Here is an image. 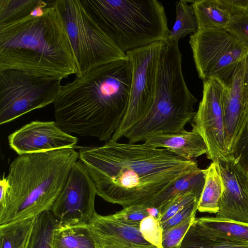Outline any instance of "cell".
<instances>
[{
	"label": "cell",
	"instance_id": "44dd1931",
	"mask_svg": "<svg viewBox=\"0 0 248 248\" xmlns=\"http://www.w3.org/2000/svg\"><path fill=\"white\" fill-rule=\"evenodd\" d=\"M180 248H248V244L215 235L195 218L183 238Z\"/></svg>",
	"mask_w": 248,
	"mask_h": 248
},
{
	"label": "cell",
	"instance_id": "f1b7e54d",
	"mask_svg": "<svg viewBox=\"0 0 248 248\" xmlns=\"http://www.w3.org/2000/svg\"><path fill=\"white\" fill-rule=\"evenodd\" d=\"M193 215L179 224L163 232L162 248H180L186 233L196 218Z\"/></svg>",
	"mask_w": 248,
	"mask_h": 248
},
{
	"label": "cell",
	"instance_id": "74e56055",
	"mask_svg": "<svg viewBox=\"0 0 248 248\" xmlns=\"http://www.w3.org/2000/svg\"><path fill=\"white\" fill-rule=\"evenodd\" d=\"M147 210L149 216H151L158 220L159 213L157 208L155 207H147Z\"/></svg>",
	"mask_w": 248,
	"mask_h": 248
},
{
	"label": "cell",
	"instance_id": "83f0119b",
	"mask_svg": "<svg viewBox=\"0 0 248 248\" xmlns=\"http://www.w3.org/2000/svg\"><path fill=\"white\" fill-rule=\"evenodd\" d=\"M116 220L140 229L141 221L149 216L147 207L140 203L124 207L116 213L110 215Z\"/></svg>",
	"mask_w": 248,
	"mask_h": 248
},
{
	"label": "cell",
	"instance_id": "277c9868",
	"mask_svg": "<svg viewBox=\"0 0 248 248\" xmlns=\"http://www.w3.org/2000/svg\"><path fill=\"white\" fill-rule=\"evenodd\" d=\"M74 148L19 155L10 165L9 190L0 206V225L36 217L51 210L73 164Z\"/></svg>",
	"mask_w": 248,
	"mask_h": 248
},
{
	"label": "cell",
	"instance_id": "ba28073f",
	"mask_svg": "<svg viewBox=\"0 0 248 248\" xmlns=\"http://www.w3.org/2000/svg\"><path fill=\"white\" fill-rule=\"evenodd\" d=\"M61 80L17 70H0V124L53 104Z\"/></svg>",
	"mask_w": 248,
	"mask_h": 248
},
{
	"label": "cell",
	"instance_id": "ac0fdd59",
	"mask_svg": "<svg viewBox=\"0 0 248 248\" xmlns=\"http://www.w3.org/2000/svg\"><path fill=\"white\" fill-rule=\"evenodd\" d=\"M205 178V170L198 168L180 178L168 188L142 204L147 207L157 208L159 213L170 201L182 194L192 192L201 197Z\"/></svg>",
	"mask_w": 248,
	"mask_h": 248
},
{
	"label": "cell",
	"instance_id": "e575fe53",
	"mask_svg": "<svg viewBox=\"0 0 248 248\" xmlns=\"http://www.w3.org/2000/svg\"><path fill=\"white\" fill-rule=\"evenodd\" d=\"M244 62V73L243 77L244 110L241 121L239 137L248 122V54L245 57Z\"/></svg>",
	"mask_w": 248,
	"mask_h": 248
},
{
	"label": "cell",
	"instance_id": "836d02e7",
	"mask_svg": "<svg viewBox=\"0 0 248 248\" xmlns=\"http://www.w3.org/2000/svg\"><path fill=\"white\" fill-rule=\"evenodd\" d=\"M233 156L248 172V122L239 138Z\"/></svg>",
	"mask_w": 248,
	"mask_h": 248
},
{
	"label": "cell",
	"instance_id": "f546056e",
	"mask_svg": "<svg viewBox=\"0 0 248 248\" xmlns=\"http://www.w3.org/2000/svg\"><path fill=\"white\" fill-rule=\"evenodd\" d=\"M200 196L192 192L179 195L170 201L159 212L158 220L160 223L171 217L177 212L188 204L196 200H199Z\"/></svg>",
	"mask_w": 248,
	"mask_h": 248
},
{
	"label": "cell",
	"instance_id": "7c38bea8",
	"mask_svg": "<svg viewBox=\"0 0 248 248\" xmlns=\"http://www.w3.org/2000/svg\"><path fill=\"white\" fill-rule=\"evenodd\" d=\"M222 83L217 78L203 81L202 97L193 118V127L203 138L207 147V158L212 161L226 159Z\"/></svg>",
	"mask_w": 248,
	"mask_h": 248
},
{
	"label": "cell",
	"instance_id": "7a4b0ae2",
	"mask_svg": "<svg viewBox=\"0 0 248 248\" xmlns=\"http://www.w3.org/2000/svg\"><path fill=\"white\" fill-rule=\"evenodd\" d=\"M131 77L127 57L76 77L53 103L56 122L69 134L110 140L127 109Z\"/></svg>",
	"mask_w": 248,
	"mask_h": 248
},
{
	"label": "cell",
	"instance_id": "1f68e13d",
	"mask_svg": "<svg viewBox=\"0 0 248 248\" xmlns=\"http://www.w3.org/2000/svg\"><path fill=\"white\" fill-rule=\"evenodd\" d=\"M225 29L248 50V13L231 16Z\"/></svg>",
	"mask_w": 248,
	"mask_h": 248
},
{
	"label": "cell",
	"instance_id": "9c48e42d",
	"mask_svg": "<svg viewBox=\"0 0 248 248\" xmlns=\"http://www.w3.org/2000/svg\"><path fill=\"white\" fill-rule=\"evenodd\" d=\"M164 42L125 52L131 66L130 95L126 112L110 140L118 141L146 114L154 101L158 63Z\"/></svg>",
	"mask_w": 248,
	"mask_h": 248
},
{
	"label": "cell",
	"instance_id": "4dcf8cb0",
	"mask_svg": "<svg viewBox=\"0 0 248 248\" xmlns=\"http://www.w3.org/2000/svg\"><path fill=\"white\" fill-rule=\"evenodd\" d=\"M140 231L145 240L157 248H162L163 230L159 220L151 216L145 217L140 223Z\"/></svg>",
	"mask_w": 248,
	"mask_h": 248
},
{
	"label": "cell",
	"instance_id": "8d00e7d4",
	"mask_svg": "<svg viewBox=\"0 0 248 248\" xmlns=\"http://www.w3.org/2000/svg\"><path fill=\"white\" fill-rule=\"evenodd\" d=\"M94 244L95 248H130L121 243L113 241H98Z\"/></svg>",
	"mask_w": 248,
	"mask_h": 248
},
{
	"label": "cell",
	"instance_id": "ffe728a7",
	"mask_svg": "<svg viewBox=\"0 0 248 248\" xmlns=\"http://www.w3.org/2000/svg\"><path fill=\"white\" fill-rule=\"evenodd\" d=\"M205 170L204 186L199 201L198 210L217 214L224 190V183L218 161H212Z\"/></svg>",
	"mask_w": 248,
	"mask_h": 248
},
{
	"label": "cell",
	"instance_id": "2e32d148",
	"mask_svg": "<svg viewBox=\"0 0 248 248\" xmlns=\"http://www.w3.org/2000/svg\"><path fill=\"white\" fill-rule=\"evenodd\" d=\"M94 242L113 241L130 248H157L145 240L140 229L96 212L88 223Z\"/></svg>",
	"mask_w": 248,
	"mask_h": 248
},
{
	"label": "cell",
	"instance_id": "484cf974",
	"mask_svg": "<svg viewBox=\"0 0 248 248\" xmlns=\"http://www.w3.org/2000/svg\"><path fill=\"white\" fill-rule=\"evenodd\" d=\"M58 224L51 210L37 215L30 248H53L54 231Z\"/></svg>",
	"mask_w": 248,
	"mask_h": 248
},
{
	"label": "cell",
	"instance_id": "e0dca14e",
	"mask_svg": "<svg viewBox=\"0 0 248 248\" xmlns=\"http://www.w3.org/2000/svg\"><path fill=\"white\" fill-rule=\"evenodd\" d=\"M150 146L164 149L189 161H195L207 153V147L203 138L196 129L154 136L144 141Z\"/></svg>",
	"mask_w": 248,
	"mask_h": 248
},
{
	"label": "cell",
	"instance_id": "5bb4252c",
	"mask_svg": "<svg viewBox=\"0 0 248 248\" xmlns=\"http://www.w3.org/2000/svg\"><path fill=\"white\" fill-rule=\"evenodd\" d=\"M217 161L224 190L216 217L248 224V172L233 155Z\"/></svg>",
	"mask_w": 248,
	"mask_h": 248
},
{
	"label": "cell",
	"instance_id": "30bf717a",
	"mask_svg": "<svg viewBox=\"0 0 248 248\" xmlns=\"http://www.w3.org/2000/svg\"><path fill=\"white\" fill-rule=\"evenodd\" d=\"M189 44L199 78H218L243 61L248 50L226 29L198 30Z\"/></svg>",
	"mask_w": 248,
	"mask_h": 248
},
{
	"label": "cell",
	"instance_id": "603a6c76",
	"mask_svg": "<svg viewBox=\"0 0 248 248\" xmlns=\"http://www.w3.org/2000/svg\"><path fill=\"white\" fill-rule=\"evenodd\" d=\"M35 217L0 225V248H29Z\"/></svg>",
	"mask_w": 248,
	"mask_h": 248
},
{
	"label": "cell",
	"instance_id": "cb8c5ba5",
	"mask_svg": "<svg viewBox=\"0 0 248 248\" xmlns=\"http://www.w3.org/2000/svg\"><path fill=\"white\" fill-rule=\"evenodd\" d=\"M197 221L211 233L232 241L248 244V224L217 217H202Z\"/></svg>",
	"mask_w": 248,
	"mask_h": 248
},
{
	"label": "cell",
	"instance_id": "d6a6232c",
	"mask_svg": "<svg viewBox=\"0 0 248 248\" xmlns=\"http://www.w3.org/2000/svg\"><path fill=\"white\" fill-rule=\"evenodd\" d=\"M199 201V200H196L187 205L169 219L160 223L163 232L179 224L192 215L196 214L198 210Z\"/></svg>",
	"mask_w": 248,
	"mask_h": 248
},
{
	"label": "cell",
	"instance_id": "8fae6325",
	"mask_svg": "<svg viewBox=\"0 0 248 248\" xmlns=\"http://www.w3.org/2000/svg\"><path fill=\"white\" fill-rule=\"evenodd\" d=\"M96 195L93 182L78 159L72 166L51 211L60 225L87 223L96 213Z\"/></svg>",
	"mask_w": 248,
	"mask_h": 248
},
{
	"label": "cell",
	"instance_id": "d590c367",
	"mask_svg": "<svg viewBox=\"0 0 248 248\" xmlns=\"http://www.w3.org/2000/svg\"><path fill=\"white\" fill-rule=\"evenodd\" d=\"M231 16L248 13V0H219Z\"/></svg>",
	"mask_w": 248,
	"mask_h": 248
},
{
	"label": "cell",
	"instance_id": "9a60e30c",
	"mask_svg": "<svg viewBox=\"0 0 248 248\" xmlns=\"http://www.w3.org/2000/svg\"><path fill=\"white\" fill-rule=\"evenodd\" d=\"M244 61L217 78L223 87L225 140L227 149L231 155H233L239 139L244 110Z\"/></svg>",
	"mask_w": 248,
	"mask_h": 248
},
{
	"label": "cell",
	"instance_id": "4316f807",
	"mask_svg": "<svg viewBox=\"0 0 248 248\" xmlns=\"http://www.w3.org/2000/svg\"><path fill=\"white\" fill-rule=\"evenodd\" d=\"M39 0H0V24L26 17L36 6Z\"/></svg>",
	"mask_w": 248,
	"mask_h": 248
},
{
	"label": "cell",
	"instance_id": "4fadbf2b",
	"mask_svg": "<svg viewBox=\"0 0 248 248\" xmlns=\"http://www.w3.org/2000/svg\"><path fill=\"white\" fill-rule=\"evenodd\" d=\"M10 148L18 155L74 148L78 139L62 130L56 121H33L8 136Z\"/></svg>",
	"mask_w": 248,
	"mask_h": 248
},
{
	"label": "cell",
	"instance_id": "7402d4cb",
	"mask_svg": "<svg viewBox=\"0 0 248 248\" xmlns=\"http://www.w3.org/2000/svg\"><path fill=\"white\" fill-rule=\"evenodd\" d=\"M53 248H95L88 223L57 224L54 234Z\"/></svg>",
	"mask_w": 248,
	"mask_h": 248
},
{
	"label": "cell",
	"instance_id": "6da1fadb",
	"mask_svg": "<svg viewBox=\"0 0 248 248\" xmlns=\"http://www.w3.org/2000/svg\"><path fill=\"white\" fill-rule=\"evenodd\" d=\"M78 152L97 195L124 208L144 202L199 168L195 161L144 142L109 140Z\"/></svg>",
	"mask_w": 248,
	"mask_h": 248
},
{
	"label": "cell",
	"instance_id": "d6986e66",
	"mask_svg": "<svg viewBox=\"0 0 248 248\" xmlns=\"http://www.w3.org/2000/svg\"><path fill=\"white\" fill-rule=\"evenodd\" d=\"M198 30L225 29L231 16L219 0L192 1Z\"/></svg>",
	"mask_w": 248,
	"mask_h": 248
},
{
	"label": "cell",
	"instance_id": "5b68a950",
	"mask_svg": "<svg viewBox=\"0 0 248 248\" xmlns=\"http://www.w3.org/2000/svg\"><path fill=\"white\" fill-rule=\"evenodd\" d=\"M197 102L184 79L178 44L164 41L152 105L124 137L128 143H136L155 135L181 132L193 120Z\"/></svg>",
	"mask_w": 248,
	"mask_h": 248
},
{
	"label": "cell",
	"instance_id": "8992f818",
	"mask_svg": "<svg viewBox=\"0 0 248 248\" xmlns=\"http://www.w3.org/2000/svg\"><path fill=\"white\" fill-rule=\"evenodd\" d=\"M102 30L125 53L165 41L170 30L156 0H81Z\"/></svg>",
	"mask_w": 248,
	"mask_h": 248
},
{
	"label": "cell",
	"instance_id": "d4e9b609",
	"mask_svg": "<svg viewBox=\"0 0 248 248\" xmlns=\"http://www.w3.org/2000/svg\"><path fill=\"white\" fill-rule=\"evenodd\" d=\"M175 6V21L166 41L178 44L186 35L196 32L198 26L193 8L187 1H178Z\"/></svg>",
	"mask_w": 248,
	"mask_h": 248
},
{
	"label": "cell",
	"instance_id": "52a82bcc",
	"mask_svg": "<svg viewBox=\"0 0 248 248\" xmlns=\"http://www.w3.org/2000/svg\"><path fill=\"white\" fill-rule=\"evenodd\" d=\"M80 77L103 65L127 58L102 30L80 0H56Z\"/></svg>",
	"mask_w": 248,
	"mask_h": 248
},
{
	"label": "cell",
	"instance_id": "3957f363",
	"mask_svg": "<svg viewBox=\"0 0 248 248\" xmlns=\"http://www.w3.org/2000/svg\"><path fill=\"white\" fill-rule=\"evenodd\" d=\"M22 71L59 79L77 68L59 10L50 1L44 15L0 24V70Z\"/></svg>",
	"mask_w": 248,
	"mask_h": 248
}]
</instances>
